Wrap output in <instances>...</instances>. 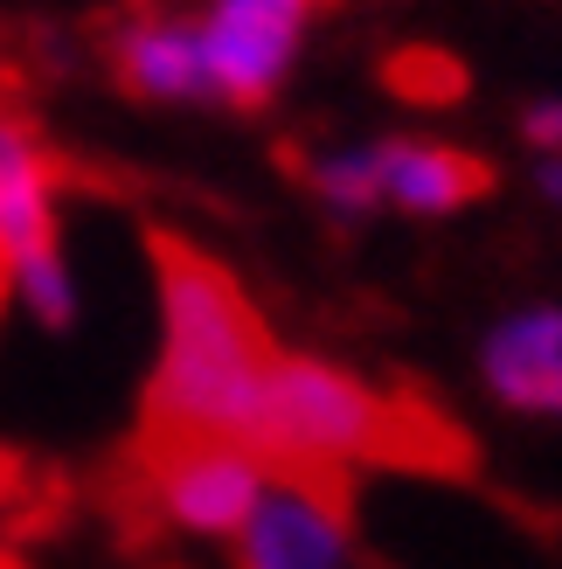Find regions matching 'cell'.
Masks as SVG:
<instances>
[{
  "mask_svg": "<svg viewBox=\"0 0 562 569\" xmlns=\"http://www.w3.org/2000/svg\"><path fill=\"white\" fill-rule=\"evenodd\" d=\"M480 368H486V389L500 403L562 417V306H535V312L500 320Z\"/></svg>",
  "mask_w": 562,
  "mask_h": 569,
  "instance_id": "9",
  "label": "cell"
},
{
  "mask_svg": "<svg viewBox=\"0 0 562 569\" xmlns=\"http://www.w3.org/2000/svg\"><path fill=\"white\" fill-rule=\"evenodd\" d=\"M104 63L119 77V91L147 98V104H181V98H209V70H202V36L174 14L132 8L104 42Z\"/></svg>",
  "mask_w": 562,
  "mask_h": 569,
  "instance_id": "7",
  "label": "cell"
},
{
  "mask_svg": "<svg viewBox=\"0 0 562 569\" xmlns=\"http://www.w3.org/2000/svg\"><path fill=\"white\" fill-rule=\"evenodd\" d=\"M153 264H160V368L147 382L139 431H215L250 445L278 361L271 327L258 320L243 284L174 230H153Z\"/></svg>",
  "mask_w": 562,
  "mask_h": 569,
  "instance_id": "1",
  "label": "cell"
},
{
  "mask_svg": "<svg viewBox=\"0 0 562 569\" xmlns=\"http://www.w3.org/2000/svg\"><path fill=\"white\" fill-rule=\"evenodd\" d=\"M521 139H528L535 153H562V98H535V104H528Z\"/></svg>",
  "mask_w": 562,
  "mask_h": 569,
  "instance_id": "12",
  "label": "cell"
},
{
  "mask_svg": "<svg viewBox=\"0 0 562 569\" xmlns=\"http://www.w3.org/2000/svg\"><path fill=\"white\" fill-rule=\"evenodd\" d=\"M369 160L382 174V202H403L417 216H452L493 188V167L444 139H375Z\"/></svg>",
  "mask_w": 562,
  "mask_h": 569,
  "instance_id": "8",
  "label": "cell"
},
{
  "mask_svg": "<svg viewBox=\"0 0 562 569\" xmlns=\"http://www.w3.org/2000/svg\"><path fill=\"white\" fill-rule=\"evenodd\" d=\"M305 181H313V194H320L333 216H375V209H382V174H375L369 147L305 160Z\"/></svg>",
  "mask_w": 562,
  "mask_h": 569,
  "instance_id": "11",
  "label": "cell"
},
{
  "mask_svg": "<svg viewBox=\"0 0 562 569\" xmlns=\"http://www.w3.org/2000/svg\"><path fill=\"white\" fill-rule=\"evenodd\" d=\"M320 0H209V14L194 21L202 36V70H209V98L258 111L278 98V83L292 70L299 28Z\"/></svg>",
  "mask_w": 562,
  "mask_h": 569,
  "instance_id": "5",
  "label": "cell"
},
{
  "mask_svg": "<svg viewBox=\"0 0 562 569\" xmlns=\"http://www.w3.org/2000/svg\"><path fill=\"white\" fill-rule=\"evenodd\" d=\"M382 83H389L403 104L444 111V104L465 98V63H452L444 49H397V56L382 63Z\"/></svg>",
  "mask_w": 562,
  "mask_h": 569,
  "instance_id": "10",
  "label": "cell"
},
{
  "mask_svg": "<svg viewBox=\"0 0 562 569\" xmlns=\"http://www.w3.org/2000/svg\"><path fill=\"white\" fill-rule=\"evenodd\" d=\"M542 194H549V202H562V153L542 160Z\"/></svg>",
  "mask_w": 562,
  "mask_h": 569,
  "instance_id": "13",
  "label": "cell"
},
{
  "mask_svg": "<svg viewBox=\"0 0 562 569\" xmlns=\"http://www.w3.org/2000/svg\"><path fill=\"white\" fill-rule=\"evenodd\" d=\"M0 569H21V562H8V556H0Z\"/></svg>",
  "mask_w": 562,
  "mask_h": 569,
  "instance_id": "14",
  "label": "cell"
},
{
  "mask_svg": "<svg viewBox=\"0 0 562 569\" xmlns=\"http://www.w3.org/2000/svg\"><path fill=\"white\" fill-rule=\"evenodd\" d=\"M0 284L49 333L77 320V284L56 243V160L14 104H0Z\"/></svg>",
  "mask_w": 562,
  "mask_h": 569,
  "instance_id": "3",
  "label": "cell"
},
{
  "mask_svg": "<svg viewBox=\"0 0 562 569\" xmlns=\"http://www.w3.org/2000/svg\"><path fill=\"white\" fill-rule=\"evenodd\" d=\"M139 487L153 521L188 535H243L271 487V466L243 438L215 431H139Z\"/></svg>",
  "mask_w": 562,
  "mask_h": 569,
  "instance_id": "4",
  "label": "cell"
},
{
  "mask_svg": "<svg viewBox=\"0 0 562 569\" xmlns=\"http://www.w3.org/2000/svg\"><path fill=\"white\" fill-rule=\"evenodd\" d=\"M348 472H271L258 515L237 535V569H341Z\"/></svg>",
  "mask_w": 562,
  "mask_h": 569,
  "instance_id": "6",
  "label": "cell"
},
{
  "mask_svg": "<svg viewBox=\"0 0 562 569\" xmlns=\"http://www.w3.org/2000/svg\"><path fill=\"white\" fill-rule=\"evenodd\" d=\"M250 451L271 472H348V466H410V472H465L472 445L452 417L417 396H382L361 376L320 355H278L264 417Z\"/></svg>",
  "mask_w": 562,
  "mask_h": 569,
  "instance_id": "2",
  "label": "cell"
}]
</instances>
